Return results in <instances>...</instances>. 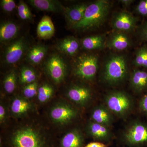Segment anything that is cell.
Returning <instances> with one entry per match:
<instances>
[{
    "instance_id": "obj_10",
    "label": "cell",
    "mask_w": 147,
    "mask_h": 147,
    "mask_svg": "<svg viewBox=\"0 0 147 147\" xmlns=\"http://www.w3.org/2000/svg\"><path fill=\"white\" fill-rule=\"evenodd\" d=\"M138 19L126 10L120 11L114 14L111 24L114 31L130 33L137 28Z\"/></svg>"
},
{
    "instance_id": "obj_19",
    "label": "cell",
    "mask_w": 147,
    "mask_h": 147,
    "mask_svg": "<svg viewBox=\"0 0 147 147\" xmlns=\"http://www.w3.org/2000/svg\"><path fill=\"white\" fill-rule=\"evenodd\" d=\"M28 3L38 10L59 13L63 12L64 7L59 1L54 0H29Z\"/></svg>"
},
{
    "instance_id": "obj_7",
    "label": "cell",
    "mask_w": 147,
    "mask_h": 147,
    "mask_svg": "<svg viewBox=\"0 0 147 147\" xmlns=\"http://www.w3.org/2000/svg\"><path fill=\"white\" fill-rule=\"evenodd\" d=\"M123 143L129 147H143L147 145V123L139 119L129 123L121 134Z\"/></svg>"
},
{
    "instance_id": "obj_4",
    "label": "cell",
    "mask_w": 147,
    "mask_h": 147,
    "mask_svg": "<svg viewBox=\"0 0 147 147\" xmlns=\"http://www.w3.org/2000/svg\"><path fill=\"white\" fill-rule=\"evenodd\" d=\"M104 104L112 113L119 118L126 119L134 107V101L130 95L119 90L108 92L104 98Z\"/></svg>"
},
{
    "instance_id": "obj_3",
    "label": "cell",
    "mask_w": 147,
    "mask_h": 147,
    "mask_svg": "<svg viewBox=\"0 0 147 147\" xmlns=\"http://www.w3.org/2000/svg\"><path fill=\"white\" fill-rule=\"evenodd\" d=\"M110 7V2L107 0H97L90 3L82 20L71 28L76 30L86 31L98 28L106 20Z\"/></svg>"
},
{
    "instance_id": "obj_31",
    "label": "cell",
    "mask_w": 147,
    "mask_h": 147,
    "mask_svg": "<svg viewBox=\"0 0 147 147\" xmlns=\"http://www.w3.org/2000/svg\"><path fill=\"white\" fill-rule=\"evenodd\" d=\"M9 113V109L6 104L1 100L0 104V124L1 126L5 125L7 123Z\"/></svg>"
},
{
    "instance_id": "obj_18",
    "label": "cell",
    "mask_w": 147,
    "mask_h": 147,
    "mask_svg": "<svg viewBox=\"0 0 147 147\" xmlns=\"http://www.w3.org/2000/svg\"><path fill=\"white\" fill-rule=\"evenodd\" d=\"M60 147H83L85 144L84 133L75 127L67 132L61 139Z\"/></svg>"
},
{
    "instance_id": "obj_29",
    "label": "cell",
    "mask_w": 147,
    "mask_h": 147,
    "mask_svg": "<svg viewBox=\"0 0 147 147\" xmlns=\"http://www.w3.org/2000/svg\"><path fill=\"white\" fill-rule=\"evenodd\" d=\"M38 87L37 81L25 85L22 90V96L29 100L37 96Z\"/></svg>"
},
{
    "instance_id": "obj_34",
    "label": "cell",
    "mask_w": 147,
    "mask_h": 147,
    "mask_svg": "<svg viewBox=\"0 0 147 147\" xmlns=\"http://www.w3.org/2000/svg\"><path fill=\"white\" fill-rule=\"evenodd\" d=\"M135 10L139 15L147 17V0L140 1L136 6Z\"/></svg>"
},
{
    "instance_id": "obj_1",
    "label": "cell",
    "mask_w": 147,
    "mask_h": 147,
    "mask_svg": "<svg viewBox=\"0 0 147 147\" xmlns=\"http://www.w3.org/2000/svg\"><path fill=\"white\" fill-rule=\"evenodd\" d=\"M10 147H47L49 135L41 123L32 120L22 122L8 132Z\"/></svg>"
},
{
    "instance_id": "obj_2",
    "label": "cell",
    "mask_w": 147,
    "mask_h": 147,
    "mask_svg": "<svg viewBox=\"0 0 147 147\" xmlns=\"http://www.w3.org/2000/svg\"><path fill=\"white\" fill-rule=\"evenodd\" d=\"M128 75V62L125 55L113 54L107 58L101 73V79L105 84L110 86L119 85Z\"/></svg>"
},
{
    "instance_id": "obj_25",
    "label": "cell",
    "mask_w": 147,
    "mask_h": 147,
    "mask_svg": "<svg viewBox=\"0 0 147 147\" xmlns=\"http://www.w3.org/2000/svg\"><path fill=\"white\" fill-rule=\"evenodd\" d=\"M55 93L54 87L49 83L45 82L39 86L37 98L38 102L44 104L52 98Z\"/></svg>"
},
{
    "instance_id": "obj_27",
    "label": "cell",
    "mask_w": 147,
    "mask_h": 147,
    "mask_svg": "<svg viewBox=\"0 0 147 147\" xmlns=\"http://www.w3.org/2000/svg\"><path fill=\"white\" fill-rule=\"evenodd\" d=\"M17 82V75L14 69L5 74L3 80V87L5 91L8 94H11L16 90Z\"/></svg>"
},
{
    "instance_id": "obj_16",
    "label": "cell",
    "mask_w": 147,
    "mask_h": 147,
    "mask_svg": "<svg viewBox=\"0 0 147 147\" xmlns=\"http://www.w3.org/2000/svg\"><path fill=\"white\" fill-rule=\"evenodd\" d=\"M130 88L136 94H140L147 90V70L136 68L130 73Z\"/></svg>"
},
{
    "instance_id": "obj_9",
    "label": "cell",
    "mask_w": 147,
    "mask_h": 147,
    "mask_svg": "<svg viewBox=\"0 0 147 147\" xmlns=\"http://www.w3.org/2000/svg\"><path fill=\"white\" fill-rule=\"evenodd\" d=\"M45 70L54 83L59 84L65 79L67 73V66L60 55H53L45 62Z\"/></svg>"
},
{
    "instance_id": "obj_20",
    "label": "cell",
    "mask_w": 147,
    "mask_h": 147,
    "mask_svg": "<svg viewBox=\"0 0 147 147\" xmlns=\"http://www.w3.org/2000/svg\"><path fill=\"white\" fill-rule=\"evenodd\" d=\"M20 27L12 21H6L1 24L0 41L1 43L9 42L18 35Z\"/></svg>"
},
{
    "instance_id": "obj_26",
    "label": "cell",
    "mask_w": 147,
    "mask_h": 147,
    "mask_svg": "<svg viewBox=\"0 0 147 147\" xmlns=\"http://www.w3.org/2000/svg\"><path fill=\"white\" fill-rule=\"evenodd\" d=\"M18 77L20 84L25 85L36 82L37 74L33 68L25 66L20 69Z\"/></svg>"
},
{
    "instance_id": "obj_6",
    "label": "cell",
    "mask_w": 147,
    "mask_h": 147,
    "mask_svg": "<svg viewBox=\"0 0 147 147\" xmlns=\"http://www.w3.org/2000/svg\"><path fill=\"white\" fill-rule=\"evenodd\" d=\"M75 105L65 100H59L52 105L49 111V118L54 124L65 126L73 122L79 117Z\"/></svg>"
},
{
    "instance_id": "obj_23",
    "label": "cell",
    "mask_w": 147,
    "mask_h": 147,
    "mask_svg": "<svg viewBox=\"0 0 147 147\" xmlns=\"http://www.w3.org/2000/svg\"><path fill=\"white\" fill-rule=\"evenodd\" d=\"M47 51L48 47L45 45H34L28 51L26 56V60L32 65H38L45 58Z\"/></svg>"
},
{
    "instance_id": "obj_13",
    "label": "cell",
    "mask_w": 147,
    "mask_h": 147,
    "mask_svg": "<svg viewBox=\"0 0 147 147\" xmlns=\"http://www.w3.org/2000/svg\"><path fill=\"white\" fill-rule=\"evenodd\" d=\"M86 133L96 142H107L113 139L114 135L110 127L90 120L85 127Z\"/></svg>"
},
{
    "instance_id": "obj_12",
    "label": "cell",
    "mask_w": 147,
    "mask_h": 147,
    "mask_svg": "<svg viewBox=\"0 0 147 147\" xmlns=\"http://www.w3.org/2000/svg\"><path fill=\"white\" fill-rule=\"evenodd\" d=\"M35 105L29 99L24 96H16L11 100L9 113L14 118L24 119L35 110Z\"/></svg>"
},
{
    "instance_id": "obj_21",
    "label": "cell",
    "mask_w": 147,
    "mask_h": 147,
    "mask_svg": "<svg viewBox=\"0 0 147 147\" xmlns=\"http://www.w3.org/2000/svg\"><path fill=\"white\" fill-rule=\"evenodd\" d=\"M56 48L61 53L68 56H74L79 51V41L74 37H67L58 42Z\"/></svg>"
},
{
    "instance_id": "obj_22",
    "label": "cell",
    "mask_w": 147,
    "mask_h": 147,
    "mask_svg": "<svg viewBox=\"0 0 147 147\" xmlns=\"http://www.w3.org/2000/svg\"><path fill=\"white\" fill-rule=\"evenodd\" d=\"M55 33L53 21L49 16L45 15L40 21L37 27V34L42 39H50Z\"/></svg>"
},
{
    "instance_id": "obj_5",
    "label": "cell",
    "mask_w": 147,
    "mask_h": 147,
    "mask_svg": "<svg viewBox=\"0 0 147 147\" xmlns=\"http://www.w3.org/2000/svg\"><path fill=\"white\" fill-rule=\"evenodd\" d=\"M98 67V57L93 54L85 53L77 57L72 65L74 76L82 81L91 82L95 78Z\"/></svg>"
},
{
    "instance_id": "obj_8",
    "label": "cell",
    "mask_w": 147,
    "mask_h": 147,
    "mask_svg": "<svg viewBox=\"0 0 147 147\" xmlns=\"http://www.w3.org/2000/svg\"><path fill=\"white\" fill-rule=\"evenodd\" d=\"M65 95L74 105L77 107H87L93 98V92L90 88L84 84H71L66 90Z\"/></svg>"
},
{
    "instance_id": "obj_30",
    "label": "cell",
    "mask_w": 147,
    "mask_h": 147,
    "mask_svg": "<svg viewBox=\"0 0 147 147\" xmlns=\"http://www.w3.org/2000/svg\"><path fill=\"white\" fill-rule=\"evenodd\" d=\"M18 16L22 20L24 21H30L32 18V14L26 3L23 1H20L18 3Z\"/></svg>"
},
{
    "instance_id": "obj_24",
    "label": "cell",
    "mask_w": 147,
    "mask_h": 147,
    "mask_svg": "<svg viewBox=\"0 0 147 147\" xmlns=\"http://www.w3.org/2000/svg\"><path fill=\"white\" fill-rule=\"evenodd\" d=\"M106 41L107 38L103 35H96L83 38L82 45L86 50H99L106 47Z\"/></svg>"
},
{
    "instance_id": "obj_14",
    "label": "cell",
    "mask_w": 147,
    "mask_h": 147,
    "mask_svg": "<svg viewBox=\"0 0 147 147\" xmlns=\"http://www.w3.org/2000/svg\"><path fill=\"white\" fill-rule=\"evenodd\" d=\"M131 44V40L127 34L115 31L107 38L106 46L115 51H123L129 48Z\"/></svg>"
},
{
    "instance_id": "obj_15",
    "label": "cell",
    "mask_w": 147,
    "mask_h": 147,
    "mask_svg": "<svg viewBox=\"0 0 147 147\" xmlns=\"http://www.w3.org/2000/svg\"><path fill=\"white\" fill-rule=\"evenodd\" d=\"M91 120L109 127L113 125L114 115L105 104L96 105L92 109Z\"/></svg>"
},
{
    "instance_id": "obj_28",
    "label": "cell",
    "mask_w": 147,
    "mask_h": 147,
    "mask_svg": "<svg viewBox=\"0 0 147 147\" xmlns=\"http://www.w3.org/2000/svg\"><path fill=\"white\" fill-rule=\"evenodd\" d=\"M133 65L137 68L147 69V45H142L136 51Z\"/></svg>"
},
{
    "instance_id": "obj_11",
    "label": "cell",
    "mask_w": 147,
    "mask_h": 147,
    "mask_svg": "<svg viewBox=\"0 0 147 147\" xmlns=\"http://www.w3.org/2000/svg\"><path fill=\"white\" fill-rule=\"evenodd\" d=\"M28 46V41L24 37H21L12 41L5 50L4 62L10 65L17 63L26 52Z\"/></svg>"
},
{
    "instance_id": "obj_36",
    "label": "cell",
    "mask_w": 147,
    "mask_h": 147,
    "mask_svg": "<svg viewBox=\"0 0 147 147\" xmlns=\"http://www.w3.org/2000/svg\"><path fill=\"white\" fill-rule=\"evenodd\" d=\"M84 147H108V146L102 142H95L89 143Z\"/></svg>"
},
{
    "instance_id": "obj_32",
    "label": "cell",
    "mask_w": 147,
    "mask_h": 147,
    "mask_svg": "<svg viewBox=\"0 0 147 147\" xmlns=\"http://www.w3.org/2000/svg\"><path fill=\"white\" fill-rule=\"evenodd\" d=\"M1 5L4 11L7 13L12 12L16 8V3L13 0H2Z\"/></svg>"
},
{
    "instance_id": "obj_17",
    "label": "cell",
    "mask_w": 147,
    "mask_h": 147,
    "mask_svg": "<svg viewBox=\"0 0 147 147\" xmlns=\"http://www.w3.org/2000/svg\"><path fill=\"white\" fill-rule=\"evenodd\" d=\"M90 4L86 2L79 3L65 7L63 12L65 17L71 27L78 24L82 20Z\"/></svg>"
},
{
    "instance_id": "obj_33",
    "label": "cell",
    "mask_w": 147,
    "mask_h": 147,
    "mask_svg": "<svg viewBox=\"0 0 147 147\" xmlns=\"http://www.w3.org/2000/svg\"><path fill=\"white\" fill-rule=\"evenodd\" d=\"M137 35L139 39L147 42V21L142 23L137 28Z\"/></svg>"
},
{
    "instance_id": "obj_37",
    "label": "cell",
    "mask_w": 147,
    "mask_h": 147,
    "mask_svg": "<svg viewBox=\"0 0 147 147\" xmlns=\"http://www.w3.org/2000/svg\"><path fill=\"white\" fill-rule=\"evenodd\" d=\"M119 1L124 6L127 7L131 5L134 1L133 0H120V1Z\"/></svg>"
},
{
    "instance_id": "obj_35",
    "label": "cell",
    "mask_w": 147,
    "mask_h": 147,
    "mask_svg": "<svg viewBox=\"0 0 147 147\" xmlns=\"http://www.w3.org/2000/svg\"><path fill=\"white\" fill-rule=\"evenodd\" d=\"M139 108L141 113L147 117V93L139 100Z\"/></svg>"
}]
</instances>
